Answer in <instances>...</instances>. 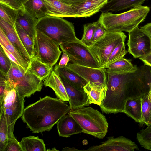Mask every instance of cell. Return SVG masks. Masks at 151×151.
Masks as SVG:
<instances>
[{"label":"cell","mask_w":151,"mask_h":151,"mask_svg":"<svg viewBox=\"0 0 151 151\" xmlns=\"http://www.w3.org/2000/svg\"><path fill=\"white\" fill-rule=\"evenodd\" d=\"M141 30L151 38V22L140 27Z\"/></svg>","instance_id":"f6af8a7d"},{"label":"cell","mask_w":151,"mask_h":151,"mask_svg":"<svg viewBox=\"0 0 151 151\" xmlns=\"http://www.w3.org/2000/svg\"><path fill=\"white\" fill-rule=\"evenodd\" d=\"M128 51L134 58L145 56L151 50V38L138 26L128 32Z\"/></svg>","instance_id":"8fae6325"},{"label":"cell","mask_w":151,"mask_h":151,"mask_svg":"<svg viewBox=\"0 0 151 151\" xmlns=\"http://www.w3.org/2000/svg\"><path fill=\"white\" fill-rule=\"evenodd\" d=\"M96 22V26L92 41V45L103 37L107 31L98 20Z\"/></svg>","instance_id":"74e56055"},{"label":"cell","mask_w":151,"mask_h":151,"mask_svg":"<svg viewBox=\"0 0 151 151\" xmlns=\"http://www.w3.org/2000/svg\"><path fill=\"white\" fill-rule=\"evenodd\" d=\"M53 70L60 77L80 88L84 89V86L88 83L78 74L66 67L61 68L57 64Z\"/></svg>","instance_id":"cb8c5ba5"},{"label":"cell","mask_w":151,"mask_h":151,"mask_svg":"<svg viewBox=\"0 0 151 151\" xmlns=\"http://www.w3.org/2000/svg\"><path fill=\"white\" fill-rule=\"evenodd\" d=\"M22 151H46L43 140L38 137L30 136L23 138L19 142Z\"/></svg>","instance_id":"f1b7e54d"},{"label":"cell","mask_w":151,"mask_h":151,"mask_svg":"<svg viewBox=\"0 0 151 151\" xmlns=\"http://www.w3.org/2000/svg\"><path fill=\"white\" fill-rule=\"evenodd\" d=\"M83 89L87 95L89 104L100 106L105 97L107 88L106 86L98 85L88 82Z\"/></svg>","instance_id":"603a6c76"},{"label":"cell","mask_w":151,"mask_h":151,"mask_svg":"<svg viewBox=\"0 0 151 151\" xmlns=\"http://www.w3.org/2000/svg\"><path fill=\"white\" fill-rule=\"evenodd\" d=\"M147 0H110L101 9L102 12H117L141 5Z\"/></svg>","instance_id":"7402d4cb"},{"label":"cell","mask_w":151,"mask_h":151,"mask_svg":"<svg viewBox=\"0 0 151 151\" xmlns=\"http://www.w3.org/2000/svg\"><path fill=\"white\" fill-rule=\"evenodd\" d=\"M12 66L11 61L4 52L2 47H0V71L6 76Z\"/></svg>","instance_id":"8d00e7d4"},{"label":"cell","mask_w":151,"mask_h":151,"mask_svg":"<svg viewBox=\"0 0 151 151\" xmlns=\"http://www.w3.org/2000/svg\"><path fill=\"white\" fill-rule=\"evenodd\" d=\"M11 61V68L6 77L20 96L30 97L41 91L43 80L34 75L26 73L23 68Z\"/></svg>","instance_id":"8992f818"},{"label":"cell","mask_w":151,"mask_h":151,"mask_svg":"<svg viewBox=\"0 0 151 151\" xmlns=\"http://www.w3.org/2000/svg\"><path fill=\"white\" fill-rule=\"evenodd\" d=\"M62 52L68 56L70 61L80 65L96 68H101L88 47L81 40L60 44Z\"/></svg>","instance_id":"9c48e42d"},{"label":"cell","mask_w":151,"mask_h":151,"mask_svg":"<svg viewBox=\"0 0 151 151\" xmlns=\"http://www.w3.org/2000/svg\"><path fill=\"white\" fill-rule=\"evenodd\" d=\"M6 76L0 72V106L3 104L4 93L6 85Z\"/></svg>","instance_id":"60d3db41"},{"label":"cell","mask_w":151,"mask_h":151,"mask_svg":"<svg viewBox=\"0 0 151 151\" xmlns=\"http://www.w3.org/2000/svg\"><path fill=\"white\" fill-rule=\"evenodd\" d=\"M15 123L8 126L3 107L0 106V151H4L7 141L15 138L13 134Z\"/></svg>","instance_id":"44dd1931"},{"label":"cell","mask_w":151,"mask_h":151,"mask_svg":"<svg viewBox=\"0 0 151 151\" xmlns=\"http://www.w3.org/2000/svg\"><path fill=\"white\" fill-rule=\"evenodd\" d=\"M25 9L38 19L47 16L43 0H21Z\"/></svg>","instance_id":"83f0119b"},{"label":"cell","mask_w":151,"mask_h":151,"mask_svg":"<svg viewBox=\"0 0 151 151\" xmlns=\"http://www.w3.org/2000/svg\"><path fill=\"white\" fill-rule=\"evenodd\" d=\"M0 45L4 47L15 57L21 66L26 71L29 62L25 60L17 49L11 43L6 37L3 29L0 27Z\"/></svg>","instance_id":"f546056e"},{"label":"cell","mask_w":151,"mask_h":151,"mask_svg":"<svg viewBox=\"0 0 151 151\" xmlns=\"http://www.w3.org/2000/svg\"><path fill=\"white\" fill-rule=\"evenodd\" d=\"M139 58L143 62L145 65L151 67V50L145 55Z\"/></svg>","instance_id":"7bdbcfd3"},{"label":"cell","mask_w":151,"mask_h":151,"mask_svg":"<svg viewBox=\"0 0 151 151\" xmlns=\"http://www.w3.org/2000/svg\"><path fill=\"white\" fill-rule=\"evenodd\" d=\"M141 99L143 123L147 126L151 124V103L148 100L147 94L141 97Z\"/></svg>","instance_id":"e575fe53"},{"label":"cell","mask_w":151,"mask_h":151,"mask_svg":"<svg viewBox=\"0 0 151 151\" xmlns=\"http://www.w3.org/2000/svg\"><path fill=\"white\" fill-rule=\"evenodd\" d=\"M68 113L82 127L83 132L99 139H103L106 135L108 123L105 116L97 110L83 107L70 110Z\"/></svg>","instance_id":"5b68a950"},{"label":"cell","mask_w":151,"mask_h":151,"mask_svg":"<svg viewBox=\"0 0 151 151\" xmlns=\"http://www.w3.org/2000/svg\"><path fill=\"white\" fill-rule=\"evenodd\" d=\"M34 43L35 54L33 58L53 67L62 52L59 49V45L37 30L34 38Z\"/></svg>","instance_id":"ba28073f"},{"label":"cell","mask_w":151,"mask_h":151,"mask_svg":"<svg viewBox=\"0 0 151 151\" xmlns=\"http://www.w3.org/2000/svg\"><path fill=\"white\" fill-rule=\"evenodd\" d=\"M18 14V11L0 4V17L12 26H15Z\"/></svg>","instance_id":"1f68e13d"},{"label":"cell","mask_w":151,"mask_h":151,"mask_svg":"<svg viewBox=\"0 0 151 151\" xmlns=\"http://www.w3.org/2000/svg\"><path fill=\"white\" fill-rule=\"evenodd\" d=\"M0 4L17 11L24 8L21 0H0Z\"/></svg>","instance_id":"f35d334b"},{"label":"cell","mask_w":151,"mask_h":151,"mask_svg":"<svg viewBox=\"0 0 151 151\" xmlns=\"http://www.w3.org/2000/svg\"><path fill=\"white\" fill-rule=\"evenodd\" d=\"M138 67L131 63L130 59L124 58L119 59L106 67V72L114 73H134Z\"/></svg>","instance_id":"4316f807"},{"label":"cell","mask_w":151,"mask_h":151,"mask_svg":"<svg viewBox=\"0 0 151 151\" xmlns=\"http://www.w3.org/2000/svg\"><path fill=\"white\" fill-rule=\"evenodd\" d=\"M126 37L122 32L107 31L103 37L88 47L101 68H104L113 50L121 43L125 42Z\"/></svg>","instance_id":"52a82bcc"},{"label":"cell","mask_w":151,"mask_h":151,"mask_svg":"<svg viewBox=\"0 0 151 151\" xmlns=\"http://www.w3.org/2000/svg\"><path fill=\"white\" fill-rule=\"evenodd\" d=\"M70 111L67 103L47 96L24 108L22 119L33 133L49 131Z\"/></svg>","instance_id":"7a4b0ae2"},{"label":"cell","mask_w":151,"mask_h":151,"mask_svg":"<svg viewBox=\"0 0 151 151\" xmlns=\"http://www.w3.org/2000/svg\"></svg>","instance_id":"f907efd6"},{"label":"cell","mask_w":151,"mask_h":151,"mask_svg":"<svg viewBox=\"0 0 151 151\" xmlns=\"http://www.w3.org/2000/svg\"><path fill=\"white\" fill-rule=\"evenodd\" d=\"M63 52L61 59L58 64L59 66L61 68L66 67L68 62L70 61L69 58L65 52Z\"/></svg>","instance_id":"b9f144b4"},{"label":"cell","mask_w":151,"mask_h":151,"mask_svg":"<svg viewBox=\"0 0 151 151\" xmlns=\"http://www.w3.org/2000/svg\"><path fill=\"white\" fill-rule=\"evenodd\" d=\"M60 78L68 97L70 110L78 109L89 105L87 95L84 89L80 88Z\"/></svg>","instance_id":"5bb4252c"},{"label":"cell","mask_w":151,"mask_h":151,"mask_svg":"<svg viewBox=\"0 0 151 151\" xmlns=\"http://www.w3.org/2000/svg\"><path fill=\"white\" fill-rule=\"evenodd\" d=\"M149 90L147 94L149 101L151 103V82L149 84Z\"/></svg>","instance_id":"c3c4849f"},{"label":"cell","mask_w":151,"mask_h":151,"mask_svg":"<svg viewBox=\"0 0 151 151\" xmlns=\"http://www.w3.org/2000/svg\"><path fill=\"white\" fill-rule=\"evenodd\" d=\"M0 46L2 47L5 53L12 61L14 63L18 65L21 67L20 64L18 61L12 53L10 52L4 47L2 45H0Z\"/></svg>","instance_id":"ee69618b"},{"label":"cell","mask_w":151,"mask_h":151,"mask_svg":"<svg viewBox=\"0 0 151 151\" xmlns=\"http://www.w3.org/2000/svg\"><path fill=\"white\" fill-rule=\"evenodd\" d=\"M64 3L72 6L82 3L87 0H60Z\"/></svg>","instance_id":"bcb514c9"},{"label":"cell","mask_w":151,"mask_h":151,"mask_svg":"<svg viewBox=\"0 0 151 151\" xmlns=\"http://www.w3.org/2000/svg\"><path fill=\"white\" fill-rule=\"evenodd\" d=\"M52 69V66L33 58L30 59L25 73L34 75L43 81L49 76Z\"/></svg>","instance_id":"484cf974"},{"label":"cell","mask_w":151,"mask_h":151,"mask_svg":"<svg viewBox=\"0 0 151 151\" xmlns=\"http://www.w3.org/2000/svg\"><path fill=\"white\" fill-rule=\"evenodd\" d=\"M16 22L34 39L36 29L35 26L38 19L26 10L24 7L18 11Z\"/></svg>","instance_id":"ffe728a7"},{"label":"cell","mask_w":151,"mask_h":151,"mask_svg":"<svg viewBox=\"0 0 151 151\" xmlns=\"http://www.w3.org/2000/svg\"><path fill=\"white\" fill-rule=\"evenodd\" d=\"M35 28L59 45L79 40L76 36L73 24L62 17L50 16L42 17L38 19Z\"/></svg>","instance_id":"277c9868"},{"label":"cell","mask_w":151,"mask_h":151,"mask_svg":"<svg viewBox=\"0 0 151 151\" xmlns=\"http://www.w3.org/2000/svg\"><path fill=\"white\" fill-rule=\"evenodd\" d=\"M136 137L137 140L141 147L151 150V124L137 133Z\"/></svg>","instance_id":"d6a6232c"},{"label":"cell","mask_w":151,"mask_h":151,"mask_svg":"<svg viewBox=\"0 0 151 151\" xmlns=\"http://www.w3.org/2000/svg\"><path fill=\"white\" fill-rule=\"evenodd\" d=\"M141 98H132L127 99L125 103L124 113L136 122L142 125L143 124L142 117Z\"/></svg>","instance_id":"d4e9b609"},{"label":"cell","mask_w":151,"mask_h":151,"mask_svg":"<svg viewBox=\"0 0 151 151\" xmlns=\"http://www.w3.org/2000/svg\"><path fill=\"white\" fill-rule=\"evenodd\" d=\"M96 22L85 24L83 25L84 32L81 42L88 47L91 46Z\"/></svg>","instance_id":"d590c367"},{"label":"cell","mask_w":151,"mask_h":151,"mask_svg":"<svg viewBox=\"0 0 151 151\" xmlns=\"http://www.w3.org/2000/svg\"><path fill=\"white\" fill-rule=\"evenodd\" d=\"M4 151H22V147L15 138L9 139Z\"/></svg>","instance_id":"ab89813d"},{"label":"cell","mask_w":151,"mask_h":151,"mask_svg":"<svg viewBox=\"0 0 151 151\" xmlns=\"http://www.w3.org/2000/svg\"><path fill=\"white\" fill-rule=\"evenodd\" d=\"M6 80V85L1 105L5 113L7 125L9 126L15 123L18 119L22 117L24 108L25 100V97L20 96Z\"/></svg>","instance_id":"30bf717a"},{"label":"cell","mask_w":151,"mask_h":151,"mask_svg":"<svg viewBox=\"0 0 151 151\" xmlns=\"http://www.w3.org/2000/svg\"><path fill=\"white\" fill-rule=\"evenodd\" d=\"M107 73V89L99 106L104 113H124L127 99L141 98L148 94L151 81L139 70L132 73Z\"/></svg>","instance_id":"6da1fadb"},{"label":"cell","mask_w":151,"mask_h":151,"mask_svg":"<svg viewBox=\"0 0 151 151\" xmlns=\"http://www.w3.org/2000/svg\"><path fill=\"white\" fill-rule=\"evenodd\" d=\"M124 42H122L114 49L109 57L104 69L117 60L123 58L128 52L125 49Z\"/></svg>","instance_id":"836d02e7"},{"label":"cell","mask_w":151,"mask_h":151,"mask_svg":"<svg viewBox=\"0 0 151 151\" xmlns=\"http://www.w3.org/2000/svg\"><path fill=\"white\" fill-rule=\"evenodd\" d=\"M66 68L76 73L88 83L106 86L107 73L106 69L96 68L68 63Z\"/></svg>","instance_id":"7c38bea8"},{"label":"cell","mask_w":151,"mask_h":151,"mask_svg":"<svg viewBox=\"0 0 151 151\" xmlns=\"http://www.w3.org/2000/svg\"><path fill=\"white\" fill-rule=\"evenodd\" d=\"M47 16L60 17L76 18V12L73 7L60 0H43Z\"/></svg>","instance_id":"9a60e30c"},{"label":"cell","mask_w":151,"mask_h":151,"mask_svg":"<svg viewBox=\"0 0 151 151\" xmlns=\"http://www.w3.org/2000/svg\"><path fill=\"white\" fill-rule=\"evenodd\" d=\"M0 27L11 43L17 49L24 58L30 62L31 58L22 43L15 26H13L0 17Z\"/></svg>","instance_id":"2e32d148"},{"label":"cell","mask_w":151,"mask_h":151,"mask_svg":"<svg viewBox=\"0 0 151 151\" xmlns=\"http://www.w3.org/2000/svg\"><path fill=\"white\" fill-rule=\"evenodd\" d=\"M46 151H59L58 150H57L55 148V147H54V148H53L51 150H50V149H48L47 150H46Z\"/></svg>","instance_id":"681fc988"},{"label":"cell","mask_w":151,"mask_h":151,"mask_svg":"<svg viewBox=\"0 0 151 151\" xmlns=\"http://www.w3.org/2000/svg\"><path fill=\"white\" fill-rule=\"evenodd\" d=\"M43 81L45 87H49L54 91L58 98L64 101H68L69 98L65 87L60 77L53 69Z\"/></svg>","instance_id":"d6986e66"},{"label":"cell","mask_w":151,"mask_h":151,"mask_svg":"<svg viewBox=\"0 0 151 151\" xmlns=\"http://www.w3.org/2000/svg\"><path fill=\"white\" fill-rule=\"evenodd\" d=\"M63 151H82L81 150H78L75 148L73 147L72 148H69L68 147H66L63 148L62 150Z\"/></svg>","instance_id":"7dc6e473"},{"label":"cell","mask_w":151,"mask_h":151,"mask_svg":"<svg viewBox=\"0 0 151 151\" xmlns=\"http://www.w3.org/2000/svg\"><path fill=\"white\" fill-rule=\"evenodd\" d=\"M108 0H87L81 4L72 5L76 12V18L90 17L100 11Z\"/></svg>","instance_id":"ac0fdd59"},{"label":"cell","mask_w":151,"mask_h":151,"mask_svg":"<svg viewBox=\"0 0 151 151\" xmlns=\"http://www.w3.org/2000/svg\"><path fill=\"white\" fill-rule=\"evenodd\" d=\"M150 10L149 7L141 5L119 14L102 12L98 20L107 31L128 32L145 20Z\"/></svg>","instance_id":"3957f363"},{"label":"cell","mask_w":151,"mask_h":151,"mask_svg":"<svg viewBox=\"0 0 151 151\" xmlns=\"http://www.w3.org/2000/svg\"><path fill=\"white\" fill-rule=\"evenodd\" d=\"M57 129L60 136L68 137L83 132V129L76 121L68 113L62 117L57 122Z\"/></svg>","instance_id":"e0dca14e"},{"label":"cell","mask_w":151,"mask_h":151,"mask_svg":"<svg viewBox=\"0 0 151 151\" xmlns=\"http://www.w3.org/2000/svg\"><path fill=\"white\" fill-rule=\"evenodd\" d=\"M15 27L23 45L31 58H33L35 54L34 39L17 22L15 23Z\"/></svg>","instance_id":"4dcf8cb0"},{"label":"cell","mask_w":151,"mask_h":151,"mask_svg":"<svg viewBox=\"0 0 151 151\" xmlns=\"http://www.w3.org/2000/svg\"><path fill=\"white\" fill-rule=\"evenodd\" d=\"M138 146L129 139L120 136L117 138L110 137L98 145L90 147L88 151H134L139 150Z\"/></svg>","instance_id":"4fadbf2b"}]
</instances>
